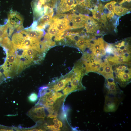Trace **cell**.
<instances>
[{
    "label": "cell",
    "mask_w": 131,
    "mask_h": 131,
    "mask_svg": "<svg viewBox=\"0 0 131 131\" xmlns=\"http://www.w3.org/2000/svg\"><path fill=\"white\" fill-rule=\"evenodd\" d=\"M48 0H32L31 5L34 13V21H36L43 15L44 6Z\"/></svg>",
    "instance_id": "obj_10"
},
{
    "label": "cell",
    "mask_w": 131,
    "mask_h": 131,
    "mask_svg": "<svg viewBox=\"0 0 131 131\" xmlns=\"http://www.w3.org/2000/svg\"><path fill=\"white\" fill-rule=\"evenodd\" d=\"M106 58L109 63L111 65L122 63L131 64V57L109 56H107Z\"/></svg>",
    "instance_id": "obj_13"
},
{
    "label": "cell",
    "mask_w": 131,
    "mask_h": 131,
    "mask_svg": "<svg viewBox=\"0 0 131 131\" xmlns=\"http://www.w3.org/2000/svg\"><path fill=\"white\" fill-rule=\"evenodd\" d=\"M8 17L7 22L9 30L8 34L9 36H11L15 30L16 32L23 30V19L18 13L11 10L8 14Z\"/></svg>",
    "instance_id": "obj_2"
},
{
    "label": "cell",
    "mask_w": 131,
    "mask_h": 131,
    "mask_svg": "<svg viewBox=\"0 0 131 131\" xmlns=\"http://www.w3.org/2000/svg\"><path fill=\"white\" fill-rule=\"evenodd\" d=\"M58 123L59 124L60 127H62V122L59 121H58Z\"/></svg>",
    "instance_id": "obj_32"
},
{
    "label": "cell",
    "mask_w": 131,
    "mask_h": 131,
    "mask_svg": "<svg viewBox=\"0 0 131 131\" xmlns=\"http://www.w3.org/2000/svg\"><path fill=\"white\" fill-rule=\"evenodd\" d=\"M50 23L58 31V33H60L71 29L66 15L59 14L56 15L52 18Z\"/></svg>",
    "instance_id": "obj_4"
},
{
    "label": "cell",
    "mask_w": 131,
    "mask_h": 131,
    "mask_svg": "<svg viewBox=\"0 0 131 131\" xmlns=\"http://www.w3.org/2000/svg\"><path fill=\"white\" fill-rule=\"evenodd\" d=\"M103 71L102 75L105 79L110 78H114L112 66L109 63L107 58L105 59L103 62Z\"/></svg>",
    "instance_id": "obj_15"
},
{
    "label": "cell",
    "mask_w": 131,
    "mask_h": 131,
    "mask_svg": "<svg viewBox=\"0 0 131 131\" xmlns=\"http://www.w3.org/2000/svg\"><path fill=\"white\" fill-rule=\"evenodd\" d=\"M43 30L33 29L30 27L24 29L26 34L31 39L36 41H40L46 33Z\"/></svg>",
    "instance_id": "obj_12"
},
{
    "label": "cell",
    "mask_w": 131,
    "mask_h": 131,
    "mask_svg": "<svg viewBox=\"0 0 131 131\" xmlns=\"http://www.w3.org/2000/svg\"><path fill=\"white\" fill-rule=\"evenodd\" d=\"M76 5L74 0H61L57 8V12L60 13L69 11Z\"/></svg>",
    "instance_id": "obj_11"
},
{
    "label": "cell",
    "mask_w": 131,
    "mask_h": 131,
    "mask_svg": "<svg viewBox=\"0 0 131 131\" xmlns=\"http://www.w3.org/2000/svg\"></svg>",
    "instance_id": "obj_34"
},
{
    "label": "cell",
    "mask_w": 131,
    "mask_h": 131,
    "mask_svg": "<svg viewBox=\"0 0 131 131\" xmlns=\"http://www.w3.org/2000/svg\"><path fill=\"white\" fill-rule=\"evenodd\" d=\"M2 69V67L0 69V85L5 79V77H4L3 74V73L2 74L1 72V70Z\"/></svg>",
    "instance_id": "obj_26"
},
{
    "label": "cell",
    "mask_w": 131,
    "mask_h": 131,
    "mask_svg": "<svg viewBox=\"0 0 131 131\" xmlns=\"http://www.w3.org/2000/svg\"><path fill=\"white\" fill-rule=\"evenodd\" d=\"M71 77H68L63 78L58 82L57 84L54 85L53 89L56 91L63 89L66 84L71 81L72 80L71 73Z\"/></svg>",
    "instance_id": "obj_16"
},
{
    "label": "cell",
    "mask_w": 131,
    "mask_h": 131,
    "mask_svg": "<svg viewBox=\"0 0 131 131\" xmlns=\"http://www.w3.org/2000/svg\"><path fill=\"white\" fill-rule=\"evenodd\" d=\"M47 29V32L46 33L51 39L53 37L55 36L58 33V31L53 27L50 22Z\"/></svg>",
    "instance_id": "obj_20"
},
{
    "label": "cell",
    "mask_w": 131,
    "mask_h": 131,
    "mask_svg": "<svg viewBox=\"0 0 131 131\" xmlns=\"http://www.w3.org/2000/svg\"><path fill=\"white\" fill-rule=\"evenodd\" d=\"M27 114L35 121L42 120L46 116L44 107L38 103L31 109Z\"/></svg>",
    "instance_id": "obj_9"
},
{
    "label": "cell",
    "mask_w": 131,
    "mask_h": 131,
    "mask_svg": "<svg viewBox=\"0 0 131 131\" xmlns=\"http://www.w3.org/2000/svg\"><path fill=\"white\" fill-rule=\"evenodd\" d=\"M91 11L92 13L93 17L94 18L102 23L104 24H106V18L105 15L101 14L98 10V9H92Z\"/></svg>",
    "instance_id": "obj_17"
},
{
    "label": "cell",
    "mask_w": 131,
    "mask_h": 131,
    "mask_svg": "<svg viewBox=\"0 0 131 131\" xmlns=\"http://www.w3.org/2000/svg\"><path fill=\"white\" fill-rule=\"evenodd\" d=\"M131 64H119L112 65L114 78L122 87H124L131 82Z\"/></svg>",
    "instance_id": "obj_1"
},
{
    "label": "cell",
    "mask_w": 131,
    "mask_h": 131,
    "mask_svg": "<svg viewBox=\"0 0 131 131\" xmlns=\"http://www.w3.org/2000/svg\"><path fill=\"white\" fill-rule=\"evenodd\" d=\"M50 0H49V1Z\"/></svg>",
    "instance_id": "obj_33"
},
{
    "label": "cell",
    "mask_w": 131,
    "mask_h": 131,
    "mask_svg": "<svg viewBox=\"0 0 131 131\" xmlns=\"http://www.w3.org/2000/svg\"><path fill=\"white\" fill-rule=\"evenodd\" d=\"M125 42L124 41L121 42V45L119 46H116L111 44L112 50L111 54L114 55L112 56L131 57V46L128 42Z\"/></svg>",
    "instance_id": "obj_8"
},
{
    "label": "cell",
    "mask_w": 131,
    "mask_h": 131,
    "mask_svg": "<svg viewBox=\"0 0 131 131\" xmlns=\"http://www.w3.org/2000/svg\"><path fill=\"white\" fill-rule=\"evenodd\" d=\"M28 98L29 101L31 102L34 103L37 100L38 96L36 93H32L30 95Z\"/></svg>",
    "instance_id": "obj_24"
},
{
    "label": "cell",
    "mask_w": 131,
    "mask_h": 131,
    "mask_svg": "<svg viewBox=\"0 0 131 131\" xmlns=\"http://www.w3.org/2000/svg\"><path fill=\"white\" fill-rule=\"evenodd\" d=\"M55 128L56 129H59L60 126L59 124L58 123H56L54 125Z\"/></svg>",
    "instance_id": "obj_29"
},
{
    "label": "cell",
    "mask_w": 131,
    "mask_h": 131,
    "mask_svg": "<svg viewBox=\"0 0 131 131\" xmlns=\"http://www.w3.org/2000/svg\"><path fill=\"white\" fill-rule=\"evenodd\" d=\"M77 5H80L83 7L90 8L91 0H75Z\"/></svg>",
    "instance_id": "obj_21"
},
{
    "label": "cell",
    "mask_w": 131,
    "mask_h": 131,
    "mask_svg": "<svg viewBox=\"0 0 131 131\" xmlns=\"http://www.w3.org/2000/svg\"><path fill=\"white\" fill-rule=\"evenodd\" d=\"M50 113L48 115V117L50 118H53L56 117L57 116V112H55Z\"/></svg>",
    "instance_id": "obj_27"
},
{
    "label": "cell",
    "mask_w": 131,
    "mask_h": 131,
    "mask_svg": "<svg viewBox=\"0 0 131 131\" xmlns=\"http://www.w3.org/2000/svg\"><path fill=\"white\" fill-rule=\"evenodd\" d=\"M131 0H123L119 4L120 5H121L124 2L127 1L128 2H130L131 1Z\"/></svg>",
    "instance_id": "obj_30"
},
{
    "label": "cell",
    "mask_w": 131,
    "mask_h": 131,
    "mask_svg": "<svg viewBox=\"0 0 131 131\" xmlns=\"http://www.w3.org/2000/svg\"><path fill=\"white\" fill-rule=\"evenodd\" d=\"M105 79L104 87L105 94L123 95L122 91L119 88L114 78H110Z\"/></svg>",
    "instance_id": "obj_7"
},
{
    "label": "cell",
    "mask_w": 131,
    "mask_h": 131,
    "mask_svg": "<svg viewBox=\"0 0 131 131\" xmlns=\"http://www.w3.org/2000/svg\"><path fill=\"white\" fill-rule=\"evenodd\" d=\"M104 42L102 38L93 39H89L87 47L91 52L95 56L99 57L104 56L106 53L104 46Z\"/></svg>",
    "instance_id": "obj_3"
},
{
    "label": "cell",
    "mask_w": 131,
    "mask_h": 131,
    "mask_svg": "<svg viewBox=\"0 0 131 131\" xmlns=\"http://www.w3.org/2000/svg\"><path fill=\"white\" fill-rule=\"evenodd\" d=\"M122 95L105 94L104 111L107 113L115 111L122 100Z\"/></svg>",
    "instance_id": "obj_5"
},
{
    "label": "cell",
    "mask_w": 131,
    "mask_h": 131,
    "mask_svg": "<svg viewBox=\"0 0 131 131\" xmlns=\"http://www.w3.org/2000/svg\"><path fill=\"white\" fill-rule=\"evenodd\" d=\"M8 28L7 22L6 24L0 26V40L6 36H8Z\"/></svg>",
    "instance_id": "obj_19"
},
{
    "label": "cell",
    "mask_w": 131,
    "mask_h": 131,
    "mask_svg": "<svg viewBox=\"0 0 131 131\" xmlns=\"http://www.w3.org/2000/svg\"><path fill=\"white\" fill-rule=\"evenodd\" d=\"M58 121L57 119L56 118H54L53 120V122L55 123H58Z\"/></svg>",
    "instance_id": "obj_31"
},
{
    "label": "cell",
    "mask_w": 131,
    "mask_h": 131,
    "mask_svg": "<svg viewBox=\"0 0 131 131\" xmlns=\"http://www.w3.org/2000/svg\"><path fill=\"white\" fill-rule=\"evenodd\" d=\"M85 30L87 33H96L97 30L100 28L97 23L93 18L89 17L85 25Z\"/></svg>",
    "instance_id": "obj_14"
},
{
    "label": "cell",
    "mask_w": 131,
    "mask_h": 131,
    "mask_svg": "<svg viewBox=\"0 0 131 131\" xmlns=\"http://www.w3.org/2000/svg\"><path fill=\"white\" fill-rule=\"evenodd\" d=\"M67 16L70 21L71 29H77L84 27L89 17L81 14L75 13L69 14Z\"/></svg>",
    "instance_id": "obj_6"
},
{
    "label": "cell",
    "mask_w": 131,
    "mask_h": 131,
    "mask_svg": "<svg viewBox=\"0 0 131 131\" xmlns=\"http://www.w3.org/2000/svg\"><path fill=\"white\" fill-rule=\"evenodd\" d=\"M116 3V2L114 1H111L106 4L104 7L107 8L110 12H114V7Z\"/></svg>",
    "instance_id": "obj_22"
},
{
    "label": "cell",
    "mask_w": 131,
    "mask_h": 131,
    "mask_svg": "<svg viewBox=\"0 0 131 131\" xmlns=\"http://www.w3.org/2000/svg\"><path fill=\"white\" fill-rule=\"evenodd\" d=\"M18 131V128L8 127L0 125V131Z\"/></svg>",
    "instance_id": "obj_23"
},
{
    "label": "cell",
    "mask_w": 131,
    "mask_h": 131,
    "mask_svg": "<svg viewBox=\"0 0 131 131\" xmlns=\"http://www.w3.org/2000/svg\"><path fill=\"white\" fill-rule=\"evenodd\" d=\"M63 91L64 95H67L68 93L72 91L71 87L69 86H67L64 89Z\"/></svg>",
    "instance_id": "obj_25"
},
{
    "label": "cell",
    "mask_w": 131,
    "mask_h": 131,
    "mask_svg": "<svg viewBox=\"0 0 131 131\" xmlns=\"http://www.w3.org/2000/svg\"><path fill=\"white\" fill-rule=\"evenodd\" d=\"M114 13L117 15L122 16L128 13L129 9L121 6L115 5L114 7Z\"/></svg>",
    "instance_id": "obj_18"
},
{
    "label": "cell",
    "mask_w": 131,
    "mask_h": 131,
    "mask_svg": "<svg viewBox=\"0 0 131 131\" xmlns=\"http://www.w3.org/2000/svg\"><path fill=\"white\" fill-rule=\"evenodd\" d=\"M114 14V12H109L107 15L106 16L107 18L111 19L112 17L113 16Z\"/></svg>",
    "instance_id": "obj_28"
}]
</instances>
